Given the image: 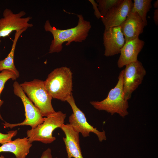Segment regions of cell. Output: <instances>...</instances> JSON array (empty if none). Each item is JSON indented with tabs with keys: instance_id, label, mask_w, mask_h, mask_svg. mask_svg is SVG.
Instances as JSON below:
<instances>
[{
	"instance_id": "obj_12",
	"label": "cell",
	"mask_w": 158,
	"mask_h": 158,
	"mask_svg": "<svg viewBox=\"0 0 158 158\" xmlns=\"http://www.w3.org/2000/svg\"><path fill=\"white\" fill-rule=\"evenodd\" d=\"M60 128L65 135L63 139L65 144L67 158H84L80 146L79 133L69 123L63 124Z\"/></svg>"
},
{
	"instance_id": "obj_6",
	"label": "cell",
	"mask_w": 158,
	"mask_h": 158,
	"mask_svg": "<svg viewBox=\"0 0 158 158\" xmlns=\"http://www.w3.org/2000/svg\"><path fill=\"white\" fill-rule=\"evenodd\" d=\"M13 91L14 94L21 99L25 109V118L22 122L18 123L12 124L5 122L3 124L5 128L11 129L15 127L28 125L31 129L35 128L42 123L44 120L39 110L30 100L22 90L20 84L15 81L13 84Z\"/></svg>"
},
{
	"instance_id": "obj_20",
	"label": "cell",
	"mask_w": 158,
	"mask_h": 158,
	"mask_svg": "<svg viewBox=\"0 0 158 158\" xmlns=\"http://www.w3.org/2000/svg\"><path fill=\"white\" fill-rule=\"evenodd\" d=\"M17 133V130H10L6 134L0 132V143L3 144L11 141L12 138L16 136Z\"/></svg>"
},
{
	"instance_id": "obj_23",
	"label": "cell",
	"mask_w": 158,
	"mask_h": 158,
	"mask_svg": "<svg viewBox=\"0 0 158 158\" xmlns=\"http://www.w3.org/2000/svg\"><path fill=\"white\" fill-rule=\"evenodd\" d=\"M154 20L155 24L158 25V8L156 9L154 11L153 17Z\"/></svg>"
},
{
	"instance_id": "obj_15",
	"label": "cell",
	"mask_w": 158,
	"mask_h": 158,
	"mask_svg": "<svg viewBox=\"0 0 158 158\" xmlns=\"http://www.w3.org/2000/svg\"><path fill=\"white\" fill-rule=\"evenodd\" d=\"M32 145L27 137L19 138L2 144L0 152H9L13 153L16 158H26Z\"/></svg>"
},
{
	"instance_id": "obj_22",
	"label": "cell",
	"mask_w": 158,
	"mask_h": 158,
	"mask_svg": "<svg viewBox=\"0 0 158 158\" xmlns=\"http://www.w3.org/2000/svg\"><path fill=\"white\" fill-rule=\"evenodd\" d=\"M40 158H53L51 150L48 148L44 151Z\"/></svg>"
},
{
	"instance_id": "obj_4",
	"label": "cell",
	"mask_w": 158,
	"mask_h": 158,
	"mask_svg": "<svg viewBox=\"0 0 158 158\" xmlns=\"http://www.w3.org/2000/svg\"><path fill=\"white\" fill-rule=\"evenodd\" d=\"M20 85L43 116L46 117L56 112L51 104L52 98L46 90L44 81L35 79L30 81H25Z\"/></svg>"
},
{
	"instance_id": "obj_17",
	"label": "cell",
	"mask_w": 158,
	"mask_h": 158,
	"mask_svg": "<svg viewBox=\"0 0 158 158\" xmlns=\"http://www.w3.org/2000/svg\"><path fill=\"white\" fill-rule=\"evenodd\" d=\"M152 0H134L131 12L136 13L141 19L144 26L147 25L146 16L152 6Z\"/></svg>"
},
{
	"instance_id": "obj_19",
	"label": "cell",
	"mask_w": 158,
	"mask_h": 158,
	"mask_svg": "<svg viewBox=\"0 0 158 158\" xmlns=\"http://www.w3.org/2000/svg\"><path fill=\"white\" fill-rule=\"evenodd\" d=\"M18 78L15 73L13 71L10 70H4L0 73V96L2 91L4 88L6 83L9 79L15 80ZM4 103L0 97V108ZM0 119L3 120L0 113Z\"/></svg>"
},
{
	"instance_id": "obj_13",
	"label": "cell",
	"mask_w": 158,
	"mask_h": 158,
	"mask_svg": "<svg viewBox=\"0 0 158 158\" xmlns=\"http://www.w3.org/2000/svg\"><path fill=\"white\" fill-rule=\"evenodd\" d=\"M145 44V42L138 38L125 42L120 51L117 66L121 68L138 60V55Z\"/></svg>"
},
{
	"instance_id": "obj_25",
	"label": "cell",
	"mask_w": 158,
	"mask_h": 158,
	"mask_svg": "<svg viewBox=\"0 0 158 158\" xmlns=\"http://www.w3.org/2000/svg\"><path fill=\"white\" fill-rule=\"evenodd\" d=\"M0 158H5V157H4V156H3V155H1L0 157Z\"/></svg>"
},
{
	"instance_id": "obj_11",
	"label": "cell",
	"mask_w": 158,
	"mask_h": 158,
	"mask_svg": "<svg viewBox=\"0 0 158 158\" xmlns=\"http://www.w3.org/2000/svg\"><path fill=\"white\" fill-rule=\"evenodd\" d=\"M133 6L131 0H123L118 6L109 10L101 18L105 30L120 26L131 12Z\"/></svg>"
},
{
	"instance_id": "obj_3",
	"label": "cell",
	"mask_w": 158,
	"mask_h": 158,
	"mask_svg": "<svg viewBox=\"0 0 158 158\" xmlns=\"http://www.w3.org/2000/svg\"><path fill=\"white\" fill-rule=\"evenodd\" d=\"M123 73L124 69L120 73L115 86L110 90L106 98L100 101L90 102L95 108L106 111L111 115L117 113L123 118L128 114L129 105L128 100L125 99L123 90Z\"/></svg>"
},
{
	"instance_id": "obj_8",
	"label": "cell",
	"mask_w": 158,
	"mask_h": 158,
	"mask_svg": "<svg viewBox=\"0 0 158 158\" xmlns=\"http://www.w3.org/2000/svg\"><path fill=\"white\" fill-rule=\"evenodd\" d=\"M123 78V90L125 99L131 97L133 92L141 84L146 71L142 63L138 60L126 66Z\"/></svg>"
},
{
	"instance_id": "obj_18",
	"label": "cell",
	"mask_w": 158,
	"mask_h": 158,
	"mask_svg": "<svg viewBox=\"0 0 158 158\" xmlns=\"http://www.w3.org/2000/svg\"><path fill=\"white\" fill-rule=\"evenodd\" d=\"M123 0H97L98 8L102 16H104L110 10L120 5Z\"/></svg>"
},
{
	"instance_id": "obj_1",
	"label": "cell",
	"mask_w": 158,
	"mask_h": 158,
	"mask_svg": "<svg viewBox=\"0 0 158 158\" xmlns=\"http://www.w3.org/2000/svg\"><path fill=\"white\" fill-rule=\"evenodd\" d=\"M77 16L78 19L77 25L65 30L57 29L52 26L48 20L46 21L44 30L46 32H50L53 37L50 46L49 53L61 51L64 42H66V45L68 46L73 42H81L86 39L91 28L90 22L85 20L81 14H78Z\"/></svg>"
},
{
	"instance_id": "obj_26",
	"label": "cell",
	"mask_w": 158,
	"mask_h": 158,
	"mask_svg": "<svg viewBox=\"0 0 158 158\" xmlns=\"http://www.w3.org/2000/svg\"><path fill=\"white\" fill-rule=\"evenodd\" d=\"M55 158H58L57 157H55Z\"/></svg>"
},
{
	"instance_id": "obj_10",
	"label": "cell",
	"mask_w": 158,
	"mask_h": 158,
	"mask_svg": "<svg viewBox=\"0 0 158 158\" xmlns=\"http://www.w3.org/2000/svg\"><path fill=\"white\" fill-rule=\"evenodd\" d=\"M104 55L112 56L120 53L121 49L125 43V40L120 26L105 29L103 35Z\"/></svg>"
},
{
	"instance_id": "obj_21",
	"label": "cell",
	"mask_w": 158,
	"mask_h": 158,
	"mask_svg": "<svg viewBox=\"0 0 158 158\" xmlns=\"http://www.w3.org/2000/svg\"><path fill=\"white\" fill-rule=\"evenodd\" d=\"M89 1L92 4L93 8L94 10V14L96 17L98 19L101 18L103 17L98 8V5L94 0H89Z\"/></svg>"
},
{
	"instance_id": "obj_14",
	"label": "cell",
	"mask_w": 158,
	"mask_h": 158,
	"mask_svg": "<svg viewBox=\"0 0 158 158\" xmlns=\"http://www.w3.org/2000/svg\"><path fill=\"white\" fill-rule=\"evenodd\" d=\"M125 42L139 37L145 27L141 19L136 13L130 12L120 25Z\"/></svg>"
},
{
	"instance_id": "obj_2",
	"label": "cell",
	"mask_w": 158,
	"mask_h": 158,
	"mask_svg": "<svg viewBox=\"0 0 158 158\" xmlns=\"http://www.w3.org/2000/svg\"><path fill=\"white\" fill-rule=\"evenodd\" d=\"M72 75L70 69L64 66L55 69L48 75L44 84L52 98L65 102L72 94Z\"/></svg>"
},
{
	"instance_id": "obj_24",
	"label": "cell",
	"mask_w": 158,
	"mask_h": 158,
	"mask_svg": "<svg viewBox=\"0 0 158 158\" xmlns=\"http://www.w3.org/2000/svg\"><path fill=\"white\" fill-rule=\"evenodd\" d=\"M154 7L156 8H158V0H157L156 1H154L153 4Z\"/></svg>"
},
{
	"instance_id": "obj_16",
	"label": "cell",
	"mask_w": 158,
	"mask_h": 158,
	"mask_svg": "<svg viewBox=\"0 0 158 158\" xmlns=\"http://www.w3.org/2000/svg\"><path fill=\"white\" fill-rule=\"evenodd\" d=\"M27 29L25 28L21 30L16 31L14 39L10 52L4 59L0 60V71L4 70H11L15 73L18 78L19 76V72L16 68L14 63V52L19 37Z\"/></svg>"
},
{
	"instance_id": "obj_7",
	"label": "cell",
	"mask_w": 158,
	"mask_h": 158,
	"mask_svg": "<svg viewBox=\"0 0 158 158\" xmlns=\"http://www.w3.org/2000/svg\"><path fill=\"white\" fill-rule=\"evenodd\" d=\"M66 101L70 105L73 112L69 117V122L74 130L81 133L84 138L89 136L90 133L92 132L96 135L100 142L106 140L104 131H99L88 122L85 114L76 105L72 94Z\"/></svg>"
},
{
	"instance_id": "obj_5",
	"label": "cell",
	"mask_w": 158,
	"mask_h": 158,
	"mask_svg": "<svg viewBox=\"0 0 158 158\" xmlns=\"http://www.w3.org/2000/svg\"><path fill=\"white\" fill-rule=\"evenodd\" d=\"M66 117V114L59 111L44 118L43 123L34 129L27 130L29 141L31 143L35 141L44 144L52 142L56 139L53 136V132L56 129L61 128L64 124Z\"/></svg>"
},
{
	"instance_id": "obj_9",
	"label": "cell",
	"mask_w": 158,
	"mask_h": 158,
	"mask_svg": "<svg viewBox=\"0 0 158 158\" xmlns=\"http://www.w3.org/2000/svg\"><path fill=\"white\" fill-rule=\"evenodd\" d=\"M25 14L23 11L14 14L11 9L6 8L3 12V17L0 19V38L8 36L13 31L32 27L33 24L28 23L31 17L22 18Z\"/></svg>"
},
{
	"instance_id": "obj_27",
	"label": "cell",
	"mask_w": 158,
	"mask_h": 158,
	"mask_svg": "<svg viewBox=\"0 0 158 158\" xmlns=\"http://www.w3.org/2000/svg\"></svg>"
}]
</instances>
